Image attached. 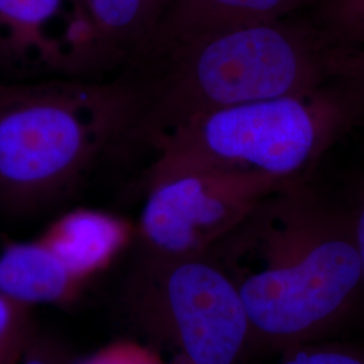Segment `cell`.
Instances as JSON below:
<instances>
[{"instance_id":"cell-1","label":"cell","mask_w":364,"mask_h":364,"mask_svg":"<svg viewBox=\"0 0 364 364\" xmlns=\"http://www.w3.org/2000/svg\"><path fill=\"white\" fill-rule=\"evenodd\" d=\"M246 308L252 344L320 341L362 308L360 260L346 200L311 178L264 197L208 254Z\"/></svg>"},{"instance_id":"cell-2","label":"cell","mask_w":364,"mask_h":364,"mask_svg":"<svg viewBox=\"0 0 364 364\" xmlns=\"http://www.w3.org/2000/svg\"><path fill=\"white\" fill-rule=\"evenodd\" d=\"M331 49L311 18L293 15L136 61L149 75L123 81L130 115L114 146L154 151L173 132L210 112L312 91L331 78Z\"/></svg>"},{"instance_id":"cell-3","label":"cell","mask_w":364,"mask_h":364,"mask_svg":"<svg viewBox=\"0 0 364 364\" xmlns=\"http://www.w3.org/2000/svg\"><path fill=\"white\" fill-rule=\"evenodd\" d=\"M364 119V88L331 77L312 91L228 107L158 144L149 174L254 173L296 182Z\"/></svg>"},{"instance_id":"cell-4","label":"cell","mask_w":364,"mask_h":364,"mask_svg":"<svg viewBox=\"0 0 364 364\" xmlns=\"http://www.w3.org/2000/svg\"><path fill=\"white\" fill-rule=\"evenodd\" d=\"M127 119L129 96L120 80L0 82V200L31 205L60 193L117 144Z\"/></svg>"},{"instance_id":"cell-5","label":"cell","mask_w":364,"mask_h":364,"mask_svg":"<svg viewBox=\"0 0 364 364\" xmlns=\"http://www.w3.org/2000/svg\"><path fill=\"white\" fill-rule=\"evenodd\" d=\"M136 302L146 323L191 364H235L252 344L243 301L209 255L146 257Z\"/></svg>"},{"instance_id":"cell-6","label":"cell","mask_w":364,"mask_h":364,"mask_svg":"<svg viewBox=\"0 0 364 364\" xmlns=\"http://www.w3.org/2000/svg\"><path fill=\"white\" fill-rule=\"evenodd\" d=\"M289 183L236 171L149 174L139 221L146 257L207 255L264 197Z\"/></svg>"},{"instance_id":"cell-7","label":"cell","mask_w":364,"mask_h":364,"mask_svg":"<svg viewBox=\"0 0 364 364\" xmlns=\"http://www.w3.org/2000/svg\"><path fill=\"white\" fill-rule=\"evenodd\" d=\"M317 0H171L153 36L132 58H154L182 45L234 30L289 18Z\"/></svg>"},{"instance_id":"cell-8","label":"cell","mask_w":364,"mask_h":364,"mask_svg":"<svg viewBox=\"0 0 364 364\" xmlns=\"http://www.w3.org/2000/svg\"><path fill=\"white\" fill-rule=\"evenodd\" d=\"M130 225L93 209H76L53 223L41 239L78 284L105 270L130 240Z\"/></svg>"},{"instance_id":"cell-9","label":"cell","mask_w":364,"mask_h":364,"mask_svg":"<svg viewBox=\"0 0 364 364\" xmlns=\"http://www.w3.org/2000/svg\"><path fill=\"white\" fill-rule=\"evenodd\" d=\"M77 284L42 239L13 243L0 252V294L18 305L63 301Z\"/></svg>"},{"instance_id":"cell-10","label":"cell","mask_w":364,"mask_h":364,"mask_svg":"<svg viewBox=\"0 0 364 364\" xmlns=\"http://www.w3.org/2000/svg\"><path fill=\"white\" fill-rule=\"evenodd\" d=\"M65 0H0V54L10 60L33 55L52 66L72 64L65 50L48 36Z\"/></svg>"},{"instance_id":"cell-11","label":"cell","mask_w":364,"mask_h":364,"mask_svg":"<svg viewBox=\"0 0 364 364\" xmlns=\"http://www.w3.org/2000/svg\"><path fill=\"white\" fill-rule=\"evenodd\" d=\"M171 0H85L102 58H132L153 36Z\"/></svg>"},{"instance_id":"cell-12","label":"cell","mask_w":364,"mask_h":364,"mask_svg":"<svg viewBox=\"0 0 364 364\" xmlns=\"http://www.w3.org/2000/svg\"><path fill=\"white\" fill-rule=\"evenodd\" d=\"M312 21L332 48H363L364 0H317Z\"/></svg>"},{"instance_id":"cell-13","label":"cell","mask_w":364,"mask_h":364,"mask_svg":"<svg viewBox=\"0 0 364 364\" xmlns=\"http://www.w3.org/2000/svg\"><path fill=\"white\" fill-rule=\"evenodd\" d=\"M284 353L278 364H364V348L321 340L291 347Z\"/></svg>"},{"instance_id":"cell-14","label":"cell","mask_w":364,"mask_h":364,"mask_svg":"<svg viewBox=\"0 0 364 364\" xmlns=\"http://www.w3.org/2000/svg\"><path fill=\"white\" fill-rule=\"evenodd\" d=\"M18 304L0 294V364L11 359L22 335V318Z\"/></svg>"},{"instance_id":"cell-15","label":"cell","mask_w":364,"mask_h":364,"mask_svg":"<svg viewBox=\"0 0 364 364\" xmlns=\"http://www.w3.org/2000/svg\"><path fill=\"white\" fill-rule=\"evenodd\" d=\"M328 69L331 77L350 80L364 88L363 48H332Z\"/></svg>"},{"instance_id":"cell-16","label":"cell","mask_w":364,"mask_h":364,"mask_svg":"<svg viewBox=\"0 0 364 364\" xmlns=\"http://www.w3.org/2000/svg\"><path fill=\"white\" fill-rule=\"evenodd\" d=\"M81 364H161L151 352L135 344H115L97 352Z\"/></svg>"},{"instance_id":"cell-17","label":"cell","mask_w":364,"mask_h":364,"mask_svg":"<svg viewBox=\"0 0 364 364\" xmlns=\"http://www.w3.org/2000/svg\"><path fill=\"white\" fill-rule=\"evenodd\" d=\"M347 205L351 213L353 236L356 242V248L360 260V274H362V308L364 313V176L353 185V189L347 197Z\"/></svg>"},{"instance_id":"cell-18","label":"cell","mask_w":364,"mask_h":364,"mask_svg":"<svg viewBox=\"0 0 364 364\" xmlns=\"http://www.w3.org/2000/svg\"><path fill=\"white\" fill-rule=\"evenodd\" d=\"M25 364H49L48 362H45V360H42V359H37V358H33V359H28L26 360V363Z\"/></svg>"},{"instance_id":"cell-19","label":"cell","mask_w":364,"mask_h":364,"mask_svg":"<svg viewBox=\"0 0 364 364\" xmlns=\"http://www.w3.org/2000/svg\"><path fill=\"white\" fill-rule=\"evenodd\" d=\"M72 1L75 3V6H76V7H80V9H84V10H85V7H84L85 0H72Z\"/></svg>"},{"instance_id":"cell-20","label":"cell","mask_w":364,"mask_h":364,"mask_svg":"<svg viewBox=\"0 0 364 364\" xmlns=\"http://www.w3.org/2000/svg\"><path fill=\"white\" fill-rule=\"evenodd\" d=\"M360 127H364V119H363V122H362V126H360Z\"/></svg>"}]
</instances>
